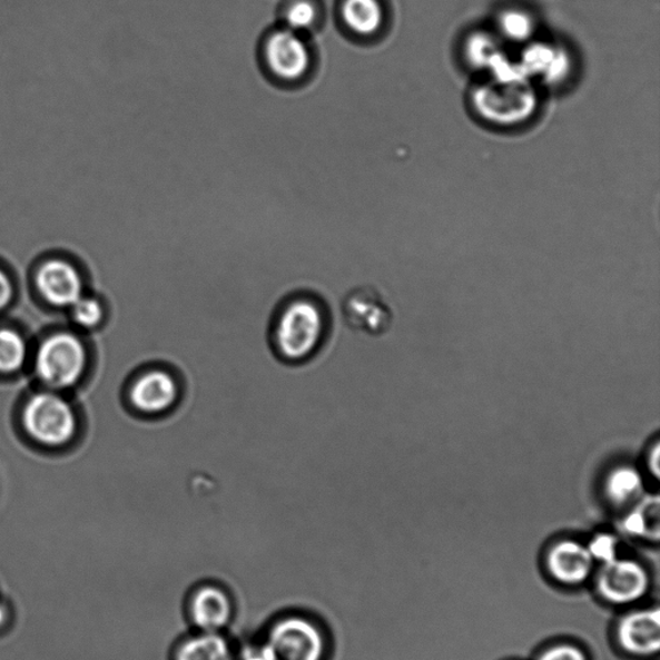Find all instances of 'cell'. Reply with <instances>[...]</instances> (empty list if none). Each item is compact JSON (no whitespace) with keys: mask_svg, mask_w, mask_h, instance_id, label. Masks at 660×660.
Masks as SVG:
<instances>
[{"mask_svg":"<svg viewBox=\"0 0 660 660\" xmlns=\"http://www.w3.org/2000/svg\"><path fill=\"white\" fill-rule=\"evenodd\" d=\"M238 649L224 632L197 631L177 643L174 660H236Z\"/></svg>","mask_w":660,"mask_h":660,"instance_id":"5bb4252c","label":"cell"},{"mask_svg":"<svg viewBox=\"0 0 660 660\" xmlns=\"http://www.w3.org/2000/svg\"><path fill=\"white\" fill-rule=\"evenodd\" d=\"M36 283L47 303L57 307H71L83 296L81 275L67 259L46 260L38 268Z\"/></svg>","mask_w":660,"mask_h":660,"instance_id":"9c48e42d","label":"cell"},{"mask_svg":"<svg viewBox=\"0 0 660 660\" xmlns=\"http://www.w3.org/2000/svg\"><path fill=\"white\" fill-rule=\"evenodd\" d=\"M87 349L75 334L57 333L40 345L36 371L40 381L56 390L75 386L83 376Z\"/></svg>","mask_w":660,"mask_h":660,"instance_id":"277c9868","label":"cell"},{"mask_svg":"<svg viewBox=\"0 0 660 660\" xmlns=\"http://www.w3.org/2000/svg\"><path fill=\"white\" fill-rule=\"evenodd\" d=\"M186 610L195 630L201 632H224L235 614L232 594L214 583L198 585L187 599Z\"/></svg>","mask_w":660,"mask_h":660,"instance_id":"ba28073f","label":"cell"},{"mask_svg":"<svg viewBox=\"0 0 660 660\" xmlns=\"http://www.w3.org/2000/svg\"><path fill=\"white\" fill-rule=\"evenodd\" d=\"M342 18L355 35L372 37L381 30L385 12L380 0H346Z\"/></svg>","mask_w":660,"mask_h":660,"instance_id":"9a60e30c","label":"cell"},{"mask_svg":"<svg viewBox=\"0 0 660 660\" xmlns=\"http://www.w3.org/2000/svg\"><path fill=\"white\" fill-rule=\"evenodd\" d=\"M639 479L630 471L618 472L611 480L610 495L617 503L631 501L639 493Z\"/></svg>","mask_w":660,"mask_h":660,"instance_id":"7402d4cb","label":"cell"},{"mask_svg":"<svg viewBox=\"0 0 660 660\" xmlns=\"http://www.w3.org/2000/svg\"><path fill=\"white\" fill-rule=\"evenodd\" d=\"M28 356V346L21 334L0 329V373H14L22 368Z\"/></svg>","mask_w":660,"mask_h":660,"instance_id":"ac0fdd59","label":"cell"},{"mask_svg":"<svg viewBox=\"0 0 660 660\" xmlns=\"http://www.w3.org/2000/svg\"><path fill=\"white\" fill-rule=\"evenodd\" d=\"M467 56L472 63L482 67L483 63L495 61V57H501L495 39L487 35H476L467 43Z\"/></svg>","mask_w":660,"mask_h":660,"instance_id":"ffe728a7","label":"cell"},{"mask_svg":"<svg viewBox=\"0 0 660 660\" xmlns=\"http://www.w3.org/2000/svg\"><path fill=\"white\" fill-rule=\"evenodd\" d=\"M268 68L285 80L303 78L309 68V52L296 31L279 30L266 43Z\"/></svg>","mask_w":660,"mask_h":660,"instance_id":"30bf717a","label":"cell"},{"mask_svg":"<svg viewBox=\"0 0 660 660\" xmlns=\"http://www.w3.org/2000/svg\"><path fill=\"white\" fill-rule=\"evenodd\" d=\"M328 312L315 296L290 297L276 313L272 342L282 361L297 364L308 361L323 346L328 333Z\"/></svg>","mask_w":660,"mask_h":660,"instance_id":"6da1fadb","label":"cell"},{"mask_svg":"<svg viewBox=\"0 0 660 660\" xmlns=\"http://www.w3.org/2000/svg\"><path fill=\"white\" fill-rule=\"evenodd\" d=\"M523 68L536 75L543 76L545 80L556 81L565 75L569 68V60L565 51L556 46L540 45L529 48Z\"/></svg>","mask_w":660,"mask_h":660,"instance_id":"2e32d148","label":"cell"},{"mask_svg":"<svg viewBox=\"0 0 660 660\" xmlns=\"http://www.w3.org/2000/svg\"><path fill=\"white\" fill-rule=\"evenodd\" d=\"M70 308L72 319L81 328L92 329L99 327L104 321V306L96 298L81 296Z\"/></svg>","mask_w":660,"mask_h":660,"instance_id":"d6986e66","label":"cell"},{"mask_svg":"<svg viewBox=\"0 0 660 660\" xmlns=\"http://www.w3.org/2000/svg\"><path fill=\"white\" fill-rule=\"evenodd\" d=\"M593 558L587 545L574 541H562L550 550L548 568L560 583L577 585L589 580Z\"/></svg>","mask_w":660,"mask_h":660,"instance_id":"4fadbf2b","label":"cell"},{"mask_svg":"<svg viewBox=\"0 0 660 660\" xmlns=\"http://www.w3.org/2000/svg\"><path fill=\"white\" fill-rule=\"evenodd\" d=\"M594 561H600L605 564L611 560L617 559V540L614 536L601 534L587 545Z\"/></svg>","mask_w":660,"mask_h":660,"instance_id":"603a6c76","label":"cell"},{"mask_svg":"<svg viewBox=\"0 0 660 660\" xmlns=\"http://www.w3.org/2000/svg\"><path fill=\"white\" fill-rule=\"evenodd\" d=\"M263 641L274 660H325L329 651L324 627L316 619L298 613L276 618Z\"/></svg>","mask_w":660,"mask_h":660,"instance_id":"7a4b0ae2","label":"cell"},{"mask_svg":"<svg viewBox=\"0 0 660 660\" xmlns=\"http://www.w3.org/2000/svg\"><path fill=\"white\" fill-rule=\"evenodd\" d=\"M618 641L636 657L656 656L660 649L659 609L633 611L618 624Z\"/></svg>","mask_w":660,"mask_h":660,"instance_id":"8fae6325","label":"cell"},{"mask_svg":"<svg viewBox=\"0 0 660 660\" xmlns=\"http://www.w3.org/2000/svg\"><path fill=\"white\" fill-rule=\"evenodd\" d=\"M23 426L36 442L60 446L76 436L78 421L68 401L53 393L32 396L22 414Z\"/></svg>","mask_w":660,"mask_h":660,"instance_id":"5b68a950","label":"cell"},{"mask_svg":"<svg viewBox=\"0 0 660 660\" xmlns=\"http://www.w3.org/2000/svg\"><path fill=\"white\" fill-rule=\"evenodd\" d=\"M317 19L316 7L308 2V0H296L288 7L285 12V20H287L290 30H306L314 26Z\"/></svg>","mask_w":660,"mask_h":660,"instance_id":"44dd1931","label":"cell"},{"mask_svg":"<svg viewBox=\"0 0 660 660\" xmlns=\"http://www.w3.org/2000/svg\"><path fill=\"white\" fill-rule=\"evenodd\" d=\"M236 660H274L270 650L267 649L264 641L250 643V646L238 649Z\"/></svg>","mask_w":660,"mask_h":660,"instance_id":"d4e9b609","label":"cell"},{"mask_svg":"<svg viewBox=\"0 0 660 660\" xmlns=\"http://www.w3.org/2000/svg\"><path fill=\"white\" fill-rule=\"evenodd\" d=\"M6 619H7L6 609L3 608V605H0V625H2L6 622Z\"/></svg>","mask_w":660,"mask_h":660,"instance_id":"4316f807","label":"cell"},{"mask_svg":"<svg viewBox=\"0 0 660 660\" xmlns=\"http://www.w3.org/2000/svg\"><path fill=\"white\" fill-rule=\"evenodd\" d=\"M13 298V284L10 276L0 268V309L6 308L12 303Z\"/></svg>","mask_w":660,"mask_h":660,"instance_id":"484cf974","label":"cell"},{"mask_svg":"<svg viewBox=\"0 0 660 660\" xmlns=\"http://www.w3.org/2000/svg\"><path fill=\"white\" fill-rule=\"evenodd\" d=\"M540 660H587V657L580 648L559 646L544 651Z\"/></svg>","mask_w":660,"mask_h":660,"instance_id":"cb8c5ba5","label":"cell"},{"mask_svg":"<svg viewBox=\"0 0 660 660\" xmlns=\"http://www.w3.org/2000/svg\"><path fill=\"white\" fill-rule=\"evenodd\" d=\"M183 382L173 368L152 365L130 382L128 402L134 411L148 418H159L175 411L181 402Z\"/></svg>","mask_w":660,"mask_h":660,"instance_id":"8992f818","label":"cell"},{"mask_svg":"<svg viewBox=\"0 0 660 660\" xmlns=\"http://www.w3.org/2000/svg\"><path fill=\"white\" fill-rule=\"evenodd\" d=\"M649 574L640 562L614 559L601 564L598 575V591L611 604L629 605L646 597L649 590Z\"/></svg>","mask_w":660,"mask_h":660,"instance_id":"52a82bcc","label":"cell"},{"mask_svg":"<svg viewBox=\"0 0 660 660\" xmlns=\"http://www.w3.org/2000/svg\"><path fill=\"white\" fill-rule=\"evenodd\" d=\"M345 315L354 329L372 336L385 334L393 324V312L380 293L373 288L356 289L348 295Z\"/></svg>","mask_w":660,"mask_h":660,"instance_id":"7c38bea8","label":"cell"},{"mask_svg":"<svg viewBox=\"0 0 660 660\" xmlns=\"http://www.w3.org/2000/svg\"><path fill=\"white\" fill-rule=\"evenodd\" d=\"M476 109L487 120L500 125L518 124L525 120L535 108V96L526 85V79L512 72L500 75L494 81L479 86L474 93Z\"/></svg>","mask_w":660,"mask_h":660,"instance_id":"3957f363","label":"cell"},{"mask_svg":"<svg viewBox=\"0 0 660 660\" xmlns=\"http://www.w3.org/2000/svg\"><path fill=\"white\" fill-rule=\"evenodd\" d=\"M496 23H499L502 37L512 40V42H524L534 35L536 29L534 16L519 7L503 10Z\"/></svg>","mask_w":660,"mask_h":660,"instance_id":"e0dca14e","label":"cell"}]
</instances>
